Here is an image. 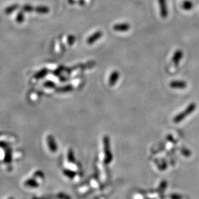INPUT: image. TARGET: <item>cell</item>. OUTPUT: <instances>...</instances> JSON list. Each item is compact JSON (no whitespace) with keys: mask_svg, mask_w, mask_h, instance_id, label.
Masks as SVG:
<instances>
[{"mask_svg":"<svg viewBox=\"0 0 199 199\" xmlns=\"http://www.w3.org/2000/svg\"><path fill=\"white\" fill-rule=\"evenodd\" d=\"M197 108V104L195 103H191L188 105L186 108L182 111L181 113H178L177 115L173 118V122L175 123H178L181 122L186 118L187 117H188L189 114H192L193 111L196 109Z\"/></svg>","mask_w":199,"mask_h":199,"instance_id":"obj_1","label":"cell"},{"mask_svg":"<svg viewBox=\"0 0 199 199\" xmlns=\"http://www.w3.org/2000/svg\"><path fill=\"white\" fill-rule=\"evenodd\" d=\"M158 3L160 7V13L162 18H166L168 17V8H167L166 0H158Z\"/></svg>","mask_w":199,"mask_h":199,"instance_id":"obj_2","label":"cell"},{"mask_svg":"<svg viewBox=\"0 0 199 199\" xmlns=\"http://www.w3.org/2000/svg\"><path fill=\"white\" fill-rule=\"evenodd\" d=\"M183 51L182 50H177L175 52L172 56V62L175 66H178L180 63V62L183 58Z\"/></svg>","mask_w":199,"mask_h":199,"instance_id":"obj_3","label":"cell"},{"mask_svg":"<svg viewBox=\"0 0 199 199\" xmlns=\"http://www.w3.org/2000/svg\"><path fill=\"white\" fill-rule=\"evenodd\" d=\"M170 86L173 89H183L187 87V83L182 80H174L170 82Z\"/></svg>","mask_w":199,"mask_h":199,"instance_id":"obj_4","label":"cell"},{"mask_svg":"<svg viewBox=\"0 0 199 199\" xmlns=\"http://www.w3.org/2000/svg\"><path fill=\"white\" fill-rule=\"evenodd\" d=\"M130 29V25L129 23H118V24H115L114 26V30L115 31L125 32L129 30Z\"/></svg>","mask_w":199,"mask_h":199,"instance_id":"obj_5","label":"cell"},{"mask_svg":"<svg viewBox=\"0 0 199 199\" xmlns=\"http://www.w3.org/2000/svg\"><path fill=\"white\" fill-rule=\"evenodd\" d=\"M119 76H120V73L117 71H114L111 73L110 78H109V85L110 86H114L115 83L119 80Z\"/></svg>","mask_w":199,"mask_h":199,"instance_id":"obj_6","label":"cell"},{"mask_svg":"<svg viewBox=\"0 0 199 199\" xmlns=\"http://www.w3.org/2000/svg\"><path fill=\"white\" fill-rule=\"evenodd\" d=\"M102 34H103L101 31L96 32V33H95L94 34L90 36L88 38V39H87V43L89 45L93 44L94 43H95V42H96L97 40H98V39L101 38Z\"/></svg>","mask_w":199,"mask_h":199,"instance_id":"obj_7","label":"cell"},{"mask_svg":"<svg viewBox=\"0 0 199 199\" xmlns=\"http://www.w3.org/2000/svg\"><path fill=\"white\" fill-rule=\"evenodd\" d=\"M34 10L35 13H37L38 14H48L49 13L50 9L48 7L45 6H39L35 7L34 9Z\"/></svg>","mask_w":199,"mask_h":199,"instance_id":"obj_8","label":"cell"},{"mask_svg":"<svg viewBox=\"0 0 199 199\" xmlns=\"http://www.w3.org/2000/svg\"><path fill=\"white\" fill-rule=\"evenodd\" d=\"M193 7V3L189 0H185L182 3V8L184 10H189L192 9Z\"/></svg>","mask_w":199,"mask_h":199,"instance_id":"obj_9","label":"cell"},{"mask_svg":"<svg viewBox=\"0 0 199 199\" xmlns=\"http://www.w3.org/2000/svg\"><path fill=\"white\" fill-rule=\"evenodd\" d=\"M18 7H19V5H18V4H14V5L6 8V9H5V13L7 14L13 13L14 11H15V10H17L18 9Z\"/></svg>","mask_w":199,"mask_h":199,"instance_id":"obj_10","label":"cell"},{"mask_svg":"<svg viewBox=\"0 0 199 199\" xmlns=\"http://www.w3.org/2000/svg\"><path fill=\"white\" fill-rule=\"evenodd\" d=\"M47 73H48V70L46 69H43L41 71H39L37 74H35L34 77L36 79H40V78L44 77L47 74Z\"/></svg>","mask_w":199,"mask_h":199,"instance_id":"obj_11","label":"cell"},{"mask_svg":"<svg viewBox=\"0 0 199 199\" xmlns=\"http://www.w3.org/2000/svg\"><path fill=\"white\" fill-rule=\"evenodd\" d=\"M72 90V87L71 85H66L63 87H60L57 89L58 92H61V93H66V92H69V91Z\"/></svg>","mask_w":199,"mask_h":199,"instance_id":"obj_12","label":"cell"},{"mask_svg":"<svg viewBox=\"0 0 199 199\" xmlns=\"http://www.w3.org/2000/svg\"><path fill=\"white\" fill-rule=\"evenodd\" d=\"M22 10L25 13H32L34 10V8L30 5H25L22 7Z\"/></svg>","mask_w":199,"mask_h":199,"instance_id":"obj_13","label":"cell"},{"mask_svg":"<svg viewBox=\"0 0 199 199\" xmlns=\"http://www.w3.org/2000/svg\"><path fill=\"white\" fill-rule=\"evenodd\" d=\"M16 21L19 23H23V22L24 21V14L23 12H20V13L18 14L16 17Z\"/></svg>","mask_w":199,"mask_h":199,"instance_id":"obj_14","label":"cell"},{"mask_svg":"<svg viewBox=\"0 0 199 199\" xmlns=\"http://www.w3.org/2000/svg\"><path fill=\"white\" fill-rule=\"evenodd\" d=\"M44 86L46 87H49V88H52V87H55V83L52 82L48 81L44 83Z\"/></svg>","mask_w":199,"mask_h":199,"instance_id":"obj_15","label":"cell"},{"mask_svg":"<svg viewBox=\"0 0 199 199\" xmlns=\"http://www.w3.org/2000/svg\"><path fill=\"white\" fill-rule=\"evenodd\" d=\"M75 41V38L74 36H70L69 38H68V42H69V44L70 45H73Z\"/></svg>","mask_w":199,"mask_h":199,"instance_id":"obj_16","label":"cell"},{"mask_svg":"<svg viewBox=\"0 0 199 199\" xmlns=\"http://www.w3.org/2000/svg\"><path fill=\"white\" fill-rule=\"evenodd\" d=\"M63 70V69L61 68V67H59V69H58L57 70H56V71H55V75H58L59 73H60V72H61V71Z\"/></svg>","mask_w":199,"mask_h":199,"instance_id":"obj_17","label":"cell"},{"mask_svg":"<svg viewBox=\"0 0 199 199\" xmlns=\"http://www.w3.org/2000/svg\"><path fill=\"white\" fill-rule=\"evenodd\" d=\"M79 3L81 5H83L85 4V1H84V0H79Z\"/></svg>","mask_w":199,"mask_h":199,"instance_id":"obj_18","label":"cell"},{"mask_svg":"<svg viewBox=\"0 0 199 199\" xmlns=\"http://www.w3.org/2000/svg\"><path fill=\"white\" fill-rule=\"evenodd\" d=\"M69 2L70 4H74L75 3L74 0H69Z\"/></svg>","mask_w":199,"mask_h":199,"instance_id":"obj_19","label":"cell"}]
</instances>
